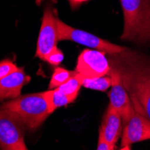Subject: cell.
Listing matches in <instances>:
<instances>
[{
  "mask_svg": "<svg viewBox=\"0 0 150 150\" xmlns=\"http://www.w3.org/2000/svg\"><path fill=\"white\" fill-rule=\"evenodd\" d=\"M148 139H150V120L133 110L122 131L121 149H130L132 144Z\"/></svg>",
  "mask_w": 150,
  "mask_h": 150,
  "instance_id": "8",
  "label": "cell"
},
{
  "mask_svg": "<svg viewBox=\"0 0 150 150\" xmlns=\"http://www.w3.org/2000/svg\"><path fill=\"white\" fill-rule=\"evenodd\" d=\"M112 78L111 74L94 78H84L83 86L97 91L104 92L112 86Z\"/></svg>",
  "mask_w": 150,
  "mask_h": 150,
  "instance_id": "14",
  "label": "cell"
},
{
  "mask_svg": "<svg viewBox=\"0 0 150 150\" xmlns=\"http://www.w3.org/2000/svg\"><path fill=\"white\" fill-rule=\"evenodd\" d=\"M24 127V122L17 113L0 107V149H28L23 139Z\"/></svg>",
  "mask_w": 150,
  "mask_h": 150,
  "instance_id": "4",
  "label": "cell"
},
{
  "mask_svg": "<svg viewBox=\"0 0 150 150\" xmlns=\"http://www.w3.org/2000/svg\"><path fill=\"white\" fill-rule=\"evenodd\" d=\"M1 107L17 113L32 131L37 129L50 114L43 92L18 96Z\"/></svg>",
  "mask_w": 150,
  "mask_h": 150,
  "instance_id": "2",
  "label": "cell"
},
{
  "mask_svg": "<svg viewBox=\"0 0 150 150\" xmlns=\"http://www.w3.org/2000/svg\"><path fill=\"white\" fill-rule=\"evenodd\" d=\"M84 1H85V2H86V1H88V0H84Z\"/></svg>",
  "mask_w": 150,
  "mask_h": 150,
  "instance_id": "21",
  "label": "cell"
},
{
  "mask_svg": "<svg viewBox=\"0 0 150 150\" xmlns=\"http://www.w3.org/2000/svg\"><path fill=\"white\" fill-rule=\"evenodd\" d=\"M124 16L120 39L139 44L150 43V0H120Z\"/></svg>",
  "mask_w": 150,
  "mask_h": 150,
  "instance_id": "1",
  "label": "cell"
},
{
  "mask_svg": "<svg viewBox=\"0 0 150 150\" xmlns=\"http://www.w3.org/2000/svg\"><path fill=\"white\" fill-rule=\"evenodd\" d=\"M18 69V67L10 60H3L0 62V79L10 75Z\"/></svg>",
  "mask_w": 150,
  "mask_h": 150,
  "instance_id": "17",
  "label": "cell"
},
{
  "mask_svg": "<svg viewBox=\"0 0 150 150\" xmlns=\"http://www.w3.org/2000/svg\"><path fill=\"white\" fill-rule=\"evenodd\" d=\"M58 39L59 40H72L74 42L101 50L109 54H120L127 50L126 47H122L101 39L90 33L73 28L58 18Z\"/></svg>",
  "mask_w": 150,
  "mask_h": 150,
  "instance_id": "5",
  "label": "cell"
},
{
  "mask_svg": "<svg viewBox=\"0 0 150 150\" xmlns=\"http://www.w3.org/2000/svg\"><path fill=\"white\" fill-rule=\"evenodd\" d=\"M75 73L76 70L69 71L66 69H63V67H56L52 74L51 80L49 85V89H54L60 86L69 78H71L75 75Z\"/></svg>",
  "mask_w": 150,
  "mask_h": 150,
  "instance_id": "15",
  "label": "cell"
},
{
  "mask_svg": "<svg viewBox=\"0 0 150 150\" xmlns=\"http://www.w3.org/2000/svg\"><path fill=\"white\" fill-rule=\"evenodd\" d=\"M30 81V76H26L23 69H19L10 75L0 79V101L15 99L20 96L21 90Z\"/></svg>",
  "mask_w": 150,
  "mask_h": 150,
  "instance_id": "11",
  "label": "cell"
},
{
  "mask_svg": "<svg viewBox=\"0 0 150 150\" xmlns=\"http://www.w3.org/2000/svg\"><path fill=\"white\" fill-rule=\"evenodd\" d=\"M123 129V121L120 114L109 104L99 130V138L111 144L116 145Z\"/></svg>",
  "mask_w": 150,
  "mask_h": 150,
  "instance_id": "10",
  "label": "cell"
},
{
  "mask_svg": "<svg viewBox=\"0 0 150 150\" xmlns=\"http://www.w3.org/2000/svg\"><path fill=\"white\" fill-rule=\"evenodd\" d=\"M116 148V145L111 144L110 142L106 141L105 139L99 138L98 139V145H97V149L98 150H113Z\"/></svg>",
  "mask_w": 150,
  "mask_h": 150,
  "instance_id": "19",
  "label": "cell"
},
{
  "mask_svg": "<svg viewBox=\"0 0 150 150\" xmlns=\"http://www.w3.org/2000/svg\"><path fill=\"white\" fill-rule=\"evenodd\" d=\"M84 78L85 77L83 76L76 71L75 75L71 78H69L66 83H64L63 85H61L60 86H59L57 88L59 90H60L62 93H64L65 94L69 95V96H71L72 98H74L76 100L77 94L79 93L80 87L83 86Z\"/></svg>",
  "mask_w": 150,
  "mask_h": 150,
  "instance_id": "13",
  "label": "cell"
},
{
  "mask_svg": "<svg viewBox=\"0 0 150 150\" xmlns=\"http://www.w3.org/2000/svg\"><path fill=\"white\" fill-rule=\"evenodd\" d=\"M76 71L85 78H94L111 74L112 69L105 52L94 50H84L77 59Z\"/></svg>",
  "mask_w": 150,
  "mask_h": 150,
  "instance_id": "6",
  "label": "cell"
},
{
  "mask_svg": "<svg viewBox=\"0 0 150 150\" xmlns=\"http://www.w3.org/2000/svg\"><path fill=\"white\" fill-rule=\"evenodd\" d=\"M119 70L134 110L150 120V82L132 67Z\"/></svg>",
  "mask_w": 150,
  "mask_h": 150,
  "instance_id": "3",
  "label": "cell"
},
{
  "mask_svg": "<svg viewBox=\"0 0 150 150\" xmlns=\"http://www.w3.org/2000/svg\"><path fill=\"white\" fill-rule=\"evenodd\" d=\"M131 67L137 71L140 76L146 78L148 82H150V67L142 65V66H135Z\"/></svg>",
  "mask_w": 150,
  "mask_h": 150,
  "instance_id": "18",
  "label": "cell"
},
{
  "mask_svg": "<svg viewBox=\"0 0 150 150\" xmlns=\"http://www.w3.org/2000/svg\"><path fill=\"white\" fill-rule=\"evenodd\" d=\"M63 59H64L63 52L56 47L48 54L44 61H46L49 64L53 65V66H58L62 62Z\"/></svg>",
  "mask_w": 150,
  "mask_h": 150,
  "instance_id": "16",
  "label": "cell"
},
{
  "mask_svg": "<svg viewBox=\"0 0 150 150\" xmlns=\"http://www.w3.org/2000/svg\"><path fill=\"white\" fill-rule=\"evenodd\" d=\"M111 76L112 78V89L109 93L110 105H112L120 114L123 125H125L134 110V107L118 69H112L111 71Z\"/></svg>",
  "mask_w": 150,
  "mask_h": 150,
  "instance_id": "9",
  "label": "cell"
},
{
  "mask_svg": "<svg viewBox=\"0 0 150 150\" xmlns=\"http://www.w3.org/2000/svg\"><path fill=\"white\" fill-rule=\"evenodd\" d=\"M69 1L70 5H71L73 7L77 6H79L80 4H82V3H84V2H85L84 0H69Z\"/></svg>",
  "mask_w": 150,
  "mask_h": 150,
  "instance_id": "20",
  "label": "cell"
},
{
  "mask_svg": "<svg viewBox=\"0 0 150 150\" xmlns=\"http://www.w3.org/2000/svg\"><path fill=\"white\" fill-rule=\"evenodd\" d=\"M57 20L58 17L55 16L51 8L47 6L44 9L36 49V56L42 60H45L48 54L57 47L59 42Z\"/></svg>",
  "mask_w": 150,
  "mask_h": 150,
  "instance_id": "7",
  "label": "cell"
},
{
  "mask_svg": "<svg viewBox=\"0 0 150 150\" xmlns=\"http://www.w3.org/2000/svg\"><path fill=\"white\" fill-rule=\"evenodd\" d=\"M43 93H44L46 101L48 103L49 111L50 114L55 111L56 109L62 107V106H66L67 104H69L75 101L74 98L65 94L58 88L50 89Z\"/></svg>",
  "mask_w": 150,
  "mask_h": 150,
  "instance_id": "12",
  "label": "cell"
}]
</instances>
